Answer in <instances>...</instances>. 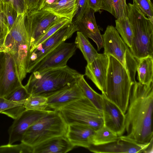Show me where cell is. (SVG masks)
Here are the masks:
<instances>
[{
    "instance_id": "1",
    "label": "cell",
    "mask_w": 153,
    "mask_h": 153,
    "mask_svg": "<svg viewBox=\"0 0 153 153\" xmlns=\"http://www.w3.org/2000/svg\"><path fill=\"white\" fill-rule=\"evenodd\" d=\"M153 81L148 84L136 81L125 114L127 136L140 144L153 141Z\"/></svg>"
},
{
    "instance_id": "2",
    "label": "cell",
    "mask_w": 153,
    "mask_h": 153,
    "mask_svg": "<svg viewBox=\"0 0 153 153\" xmlns=\"http://www.w3.org/2000/svg\"><path fill=\"white\" fill-rule=\"evenodd\" d=\"M81 74L68 66L32 73L24 86L32 96L47 97L76 83Z\"/></svg>"
},
{
    "instance_id": "3",
    "label": "cell",
    "mask_w": 153,
    "mask_h": 153,
    "mask_svg": "<svg viewBox=\"0 0 153 153\" xmlns=\"http://www.w3.org/2000/svg\"><path fill=\"white\" fill-rule=\"evenodd\" d=\"M127 17L132 28L133 37L129 49L137 59L153 56V23L135 4H127Z\"/></svg>"
},
{
    "instance_id": "4",
    "label": "cell",
    "mask_w": 153,
    "mask_h": 153,
    "mask_svg": "<svg viewBox=\"0 0 153 153\" xmlns=\"http://www.w3.org/2000/svg\"><path fill=\"white\" fill-rule=\"evenodd\" d=\"M108 69L105 97L116 105L124 114L128 105L133 82L121 63L110 55H108Z\"/></svg>"
},
{
    "instance_id": "5",
    "label": "cell",
    "mask_w": 153,
    "mask_h": 153,
    "mask_svg": "<svg viewBox=\"0 0 153 153\" xmlns=\"http://www.w3.org/2000/svg\"><path fill=\"white\" fill-rule=\"evenodd\" d=\"M68 126L59 111L52 110L28 128L21 142L32 148L52 138L66 136Z\"/></svg>"
},
{
    "instance_id": "6",
    "label": "cell",
    "mask_w": 153,
    "mask_h": 153,
    "mask_svg": "<svg viewBox=\"0 0 153 153\" xmlns=\"http://www.w3.org/2000/svg\"><path fill=\"white\" fill-rule=\"evenodd\" d=\"M58 111L68 125H86L95 131L104 125L102 113L85 96L70 102Z\"/></svg>"
},
{
    "instance_id": "7",
    "label": "cell",
    "mask_w": 153,
    "mask_h": 153,
    "mask_svg": "<svg viewBox=\"0 0 153 153\" xmlns=\"http://www.w3.org/2000/svg\"><path fill=\"white\" fill-rule=\"evenodd\" d=\"M102 36L104 53L117 59L127 70L131 79L134 80L138 59L133 56L115 27L108 26Z\"/></svg>"
},
{
    "instance_id": "8",
    "label": "cell",
    "mask_w": 153,
    "mask_h": 153,
    "mask_svg": "<svg viewBox=\"0 0 153 153\" xmlns=\"http://www.w3.org/2000/svg\"><path fill=\"white\" fill-rule=\"evenodd\" d=\"M77 48L74 42H63L44 56L27 71L32 73L48 69L64 67Z\"/></svg>"
},
{
    "instance_id": "9",
    "label": "cell",
    "mask_w": 153,
    "mask_h": 153,
    "mask_svg": "<svg viewBox=\"0 0 153 153\" xmlns=\"http://www.w3.org/2000/svg\"><path fill=\"white\" fill-rule=\"evenodd\" d=\"M51 12L42 9L27 10L25 24L30 41V53L38 40L58 18Z\"/></svg>"
},
{
    "instance_id": "10",
    "label": "cell",
    "mask_w": 153,
    "mask_h": 153,
    "mask_svg": "<svg viewBox=\"0 0 153 153\" xmlns=\"http://www.w3.org/2000/svg\"><path fill=\"white\" fill-rule=\"evenodd\" d=\"M78 31L77 25L71 22L60 29L42 43L39 44L30 53L27 72L44 56L61 43L70 38Z\"/></svg>"
},
{
    "instance_id": "11",
    "label": "cell",
    "mask_w": 153,
    "mask_h": 153,
    "mask_svg": "<svg viewBox=\"0 0 153 153\" xmlns=\"http://www.w3.org/2000/svg\"><path fill=\"white\" fill-rule=\"evenodd\" d=\"M88 149L96 153H151L153 151V141L147 144H140L126 135H122L113 142L103 145H92Z\"/></svg>"
},
{
    "instance_id": "12",
    "label": "cell",
    "mask_w": 153,
    "mask_h": 153,
    "mask_svg": "<svg viewBox=\"0 0 153 153\" xmlns=\"http://www.w3.org/2000/svg\"><path fill=\"white\" fill-rule=\"evenodd\" d=\"M51 110L47 109L40 111L26 110L24 111L14 119L9 128L8 144H13L16 141H21L24 133L28 128Z\"/></svg>"
},
{
    "instance_id": "13",
    "label": "cell",
    "mask_w": 153,
    "mask_h": 153,
    "mask_svg": "<svg viewBox=\"0 0 153 153\" xmlns=\"http://www.w3.org/2000/svg\"><path fill=\"white\" fill-rule=\"evenodd\" d=\"M16 73L10 54L4 52V56L0 69V97H4L22 86Z\"/></svg>"
},
{
    "instance_id": "14",
    "label": "cell",
    "mask_w": 153,
    "mask_h": 153,
    "mask_svg": "<svg viewBox=\"0 0 153 153\" xmlns=\"http://www.w3.org/2000/svg\"><path fill=\"white\" fill-rule=\"evenodd\" d=\"M102 114L104 125L118 136L125 131V116L114 103L102 94Z\"/></svg>"
},
{
    "instance_id": "15",
    "label": "cell",
    "mask_w": 153,
    "mask_h": 153,
    "mask_svg": "<svg viewBox=\"0 0 153 153\" xmlns=\"http://www.w3.org/2000/svg\"><path fill=\"white\" fill-rule=\"evenodd\" d=\"M26 13L20 14L17 18L10 30L5 36L3 45L4 52L9 53L15 51L20 44L28 43L30 39L25 24Z\"/></svg>"
},
{
    "instance_id": "16",
    "label": "cell",
    "mask_w": 153,
    "mask_h": 153,
    "mask_svg": "<svg viewBox=\"0 0 153 153\" xmlns=\"http://www.w3.org/2000/svg\"><path fill=\"white\" fill-rule=\"evenodd\" d=\"M109 58L108 55L99 54L98 57L90 63L87 64L85 75L105 95Z\"/></svg>"
},
{
    "instance_id": "17",
    "label": "cell",
    "mask_w": 153,
    "mask_h": 153,
    "mask_svg": "<svg viewBox=\"0 0 153 153\" xmlns=\"http://www.w3.org/2000/svg\"><path fill=\"white\" fill-rule=\"evenodd\" d=\"M95 131L94 129L87 125L73 123L68 125L66 137L74 147L88 149L92 145Z\"/></svg>"
},
{
    "instance_id": "18",
    "label": "cell",
    "mask_w": 153,
    "mask_h": 153,
    "mask_svg": "<svg viewBox=\"0 0 153 153\" xmlns=\"http://www.w3.org/2000/svg\"><path fill=\"white\" fill-rule=\"evenodd\" d=\"M94 13L92 9L88 7L76 24L78 31L92 39L97 45L99 51L103 48L104 45L102 35L96 22Z\"/></svg>"
},
{
    "instance_id": "19",
    "label": "cell",
    "mask_w": 153,
    "mask_h": 153,
    "mask_svg": "<svg viewBox=\"0 0 153 153\" xmlns=\"http://www.w3.org/2000/svg\"><path fill=\"white\" fill-rule=\"evenodd\" d=\"M84 96L82 91L76 83L47 97L48 108L58 111L66 104Z\"/></svg>"
},
{
    "instance_id": "20",
    "label": "cell",
    "mask_w": 153,
    "mask_h": 153,
    "mask_svg": "<svg viewBox=\"0 0 153 153\" xmlns=\"http://www.w3.org/2000/svg\"><path fill=\"white\" fill-rule=\"evenodd\" d=\"M74 147L66 137H56L39 144L32 148V153H66Z\"/></svg>"
},
{
    "instance_id": "21",
    "label": "cell",
    "mask_w": 153,
    "mask_h": 153,
    "mask_svg": "<svg viewBox=\"0 0 153 153\" xmlns=\"http://www.w3.org/2000/svg\"><path fill=\"white\" fill-rule=\"evenodd\" d=\"M76 7V0H60L46 5L42 9L48 11L59 18H66L72 21Z\"/></svg>"
},
{
    "instance_id": "22",
    "label": "cell",
    "mask_w": 153,
    "mask_h": 153,
    "mask_svg": "<svg viewBox=\"0 0 153 153\" xmlns=\"http://www.w3.org/2000/svg\"><path fill=\"white\" fill-rule=\"evenodd\" d=\"M137 71L138 82L148 84L153 81V57L148 56L138 59Z\"/></svg>"
},
{
    "instance_id": "23",
    "label": "cell",
    "mask_w": 153,
    "mask_h": 153,
    "mask_svg": "<svg viewBox=\"0 0 153 153\" xmlns=\"http://www.w3.org/2000/svg\"><path fill=\"white\" fill-rule=\"evenodd\" d=\"M74 43L82 52L87 64L91 63L99 56L100 53H98L88 37L79 31H77Z\"/></svg>"
},
{
    "instance_id": "24",
    "label": "cell",
    "mask_w": 153,
    "mask_h": 153,
    "mask_svg": "<svg viewBox=\"0 0 153 153\" xmlns=\"http://www.w3.org/2000/svg\"><path fill=\"white\" fill-rule=\"evenodd\" d=\"M76 84L82 91L85 96L102 113V94L96 92L89 86L85 81L84 75H80Z\"/></svg>"
},
{
    "instance_id": "25",
    "label": "cell",
    "mask_w": 153,
    "mask_h": 153,
    "mask_svg": "<svg viewBox=\"0 0 153 153\" xmlns=\"http://www.w3.org/2000/svg\"><path fill=\"white\" fill-rule=\"evenodd\" d=\"M126 0H103L101 10H106L116 19L127 17Z\"/></svg>"
},
{
    "instance_id": "26",
    "label": "cell",
    "mask_w": 153,
    "mask_h": 153,
    "mask_svg": "<svg viewBox=\"0 0 153 153\" xmlns=\"http://www.w3.org/2000/svg\"><path fill=\"white\" fill-rule=\"evenodd\" d=\"M25 110L24 104L0 97V113L5 114L14 120Z\"/></svg>"
},
{
    "instance_id": "27",
    "label": "cell",
    "mask_w": 153,
    "mask_h": 153,
    "mask_svg": "<svg viewBox=\"0 0 153 153\" xmlns=\"http://www.w3.org/2000/svg\"><path fill=\"white\" fill-rule=\"evenodd\" d=\"M115 28L121 38L129 48L131 46L133 32L131 25L127 17L116 19Z\"/></svg>"
},
{
    "instance_id": "28",
    "label": "cell",
    "mask_w": 153,
    "mask_h": 153,
    "mask_svg": "<svg viewBox=\"0 0 153 153\" xmlns=\"http://www.w3.org/2000/svg\"><path fill=\"white\" fill-rule=\"evenodd\" d=\"M118 136L104 125L95 131L93 136L92 145L99 146L107 144L116 141Z\"/></svg>"
},
{
    "instance_id": "29",
    "label": "cell",
    "mask_w": 153,
    "mask_h": 153,
    "mask_svg": "<svg viewBox=\"0 0 153 153\" xmlns=\"http://www.w3.org/2000/svg\"><path fill=\"white\" fill-rule=\"evenodd\" d=\"M72 22L66 18H59L48 28L45 33L37 41L31 52L39 44L42 43L62 27Z\"/></svg>"
},
{
    "instance_id": "30",
    "label": "cell",
    "mask_w": 153,
    "mask_h": 153,
    "mask_svg": "<svg viewBox=\"0 0 153 153\" xmlns=\"http://www.w3.org/2000/svg\"><path fill=\"white\" fill-rule=\"evenodd\" d=\"M24 104L26 110L45 111L48 108L47 98L40 96H30Z\"/></svg>"
},
{
    "instance_id": "31",
    "label": "cell",
    "mask_w": 153,
    "mask_h": 153,
    "mask_svg": "<svg viewBox=\"0 0 153 153\" xmlns=\"http://www.w3.org/2000/svg\"><path fill=\"white\" fill-rule=\"evenodd\" d=\"M32 153V148L21 142L19 144H8L0 146V153Z\"/></svg>"
},
{
    "instance_id": "32",
    "label": "cell",
    "mask_w": 153,
    "mask_h": 153,
    "mask_svg": "<svg viewBox=\"0 0 153 153\" xmlns=\"http://www.w3.org/2000/svg\"><path fill=\"white\" fill-rule=\"evenodd\" d=\"M30 96L25 86L23 85L4 98L10 101L24 104Z\"/></svg>"
},
{
    "instance_id": "33",
    "label": "cell",
    "mask_w": 153,
    "mask_h": 153,
    "mask_svg": "<svg viewBox=\"0 0 153 153\" xmlns=\"http://www.w3.org/2000/svg\"><path fill=\"white\" fill-rule=\"evenodd\" d=\"M137 7L153 23V5L150 0H133Z\"/></svg>"
},
{
    "instance_id": "34",
    "label": "cell",
    "mask_w": 153,
    "mask_h": 153,
    "mask_svg": "<svg viewBox=\"0 0 153 153\" xmlns=\"http://www.w3.org/2000/svg\"><path fill=\"white\" fill-rule=\"evenodd\" d=\"M76 7L72 22L76 24L88 8V0H76Z\"/></svg>"
},
{
    "instance_id": "35",
    "label": "cell",
    "mask_w": 153,
    "mask_h": 153,
    "mask_svg": "<svg viewBox=\"0 0 153 153\" xmlns=\"http://www.w3.org/2000/svg\"><path fill=\"white\" fill-rule=\"evenodd\" d=\"M5 2L16 11L17 16L25 14L28 10L25 0H5Z\"/></svg>"
},
{
    "instance_id": "36",
    "label": "cell",
    "mask_w": 153,
    "mask_h": 153,
    "mask_svg": "<svg viewBox=\"0 0 153 153\" xmlns=\"http://www.w3.org/2000/svg\"><path fill=\"white\" fill-rule=\"evenodd\" d=\"M3 13L6 19L8 32L16 20L17 14L12 7L5 3Z\"/></svg>"
},
{
    "instance_id": "37",
    "label": "cell",
    "mask_w": 153,
    "mask_h": 153,
    "mask_svg": "<svg viewBox=\"0 0 153 153\" xmlns=\"http://www.w3.org/2000/svg\"><path fill=\"white\" fill-rule=\"evenodd\" d=\"M102 0H88V6L94 12H101Z\"/></svg>"
},
{
    "instance_id": "38",
    "label": "cell",
    "mask_w": 153,
    "mask_h": 153,
    "mask_svg": "<svg viewBox=\"0 0 153 153\" xmlns=\"http://www.w3.org/2000/svg\"><path fill=\"white\" fill-rule=\"evenodd\" d=\"M0 28L7 33L8 32L7 22L3 12L0 13Z\"/></svg>"
},
{
    "instance_id": "39",
    "label": "cell",
    "mask_w": 153,
    "mask_h": 153,
    "mask_svg": "<svg viewBox=\"0 0 153 153\" xmlns=\"http://www.w3.org/2000/svg\"><path fill=\"white\" fill-rule=\"evenodd\" d=\"M60 0H38L37 9L41 10L46 5L56 2Z\"/></svg>"
},
{
    "instance_id": "40",
    "label": "cell",
    "mask_w": 153,
    "mask_h": 153,
    "mask_svg": "<svg viewBox=\"0 0 153 153\" xmlns=\"http://www.w3.org/2000/svg\"><path fill=\"white\" fill-rule=\"evenodd\" d=\"M28 10L36 9L37 8L38 0H25Z\"/></svg>"
},
{
    "instance_id": "41",
    "label": "cell",
    "mask_w": 153,
    "mask_h": 153,
    "mask_svg": "<svg viewBox=\"0 0 153 153\" xmlns=\"http://www.w3.org/2000/svg\"><path fill=\"white\" fill-rule=\"evenodd\" d=\"M5 4V0H0V13L3 12Z\"/></svg>"
},
{
    "instance_id": "42",
    "label": "cell",
    "mask_w": 153,
    "mask_h": 153,
    "mask_svg": "<svg viewBox=\"0 0 153 153\" xmlns=\"http://www.w3.org/2000/svg\"><path fill=\"white\" fill-rule=\"evenodd\" d=\"M4 56V52H0V69L1 66Z\"/></svg>"
},
{
    "instance_id": "43",
    "label": "cell",
    "mask_w": 153,
    "mask_h": 153,
    "mask_svg": "<svg viewBox=\"0 0 153 153\" xmlns=\"http://www.w3.org/2000/svg\"><path fill=\"white\" fill-rule=\"evenodd\" d=\"M7 33L4 31L0 28V39L5 36Z\"/></svg>"
}]
</instances>
